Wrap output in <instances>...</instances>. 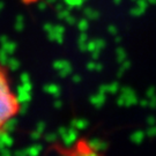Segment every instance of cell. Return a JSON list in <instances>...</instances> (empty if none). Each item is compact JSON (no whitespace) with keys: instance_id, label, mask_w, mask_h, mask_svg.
<instances>
[{"instance_id":"6da1fadb","label":"cell","mask_w":156,"mask_h":156,"mask_svg":"<svg viewBox=\"0 0 156 156\" xmlns=\"http://www.w3.org/2000/svg\"><path fill=\"white\" fill-rule=\"evenodd\" d=\"M21 112V101L8 68L0 62V135Z\"/></svg>"}]
</instances>
